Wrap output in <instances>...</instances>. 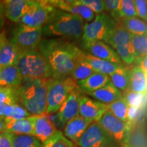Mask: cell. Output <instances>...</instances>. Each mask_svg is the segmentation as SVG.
I'll return each mask as SVG.
<instances>
[{"mask_svg": "<svg viewBox=\"0 0 147 147\" xmlns=\"http://www.w3.org/2000/svg\"><path fill=\"white\" fill-rule=\"evenodd\" d=\"M38 51L47 61L52 78L70 76L84 54L72 42L61 38L42 40Z\"/></svg>", "mask_w": 147, "mask_h": 147, "instance_id": "1", "label": "cell"}, {"mask_svg": "<svg viewBox=\"0 0 147 147\" xmlns=\"http://www.w3.org/2000/svg\"><path fill=\"white\" fill-rule=\"evenodd\" d=\"M49 79L23 78V82L18 87V104L25 108L31 115L46 113Z\"/></svg>", "mask_w": 147, "mask_h": 147, "instance_id": "2", "label": "cell"}, {"mask_svg": "<svg viewBox=\"0 0 147 147\" xmlns=\"http://www.w3.org/2000/svg\"><path fill=\"white\" fill-rule=\"evenodd\" d=\"M84 25L85 22L79 16L55 9L42 27V36L78 39L82 38Z\"/></svg>", "mask_w": 147, "mask_h": 147, "instance_id": "3", "label": "cell"}, {"mask_svg": "<svg viewBox=\"0 0 147 147\" xmlns=\"http://www.w3.org/2000/svg\"><path fill=\"white\" fill-rule=\"evenodd\" d=\"M15 66L23 78H52L47 61L37 49L21 52Z\"/></svg>", "mask_w": 147, "mask_h": 147, "instance_id": "4", "label": "cell"}, {"mask_svg": "<svg viewBox=\"0 0 147 147\" xmlns=\"http://www.w3.org/2000/svg\"><path fill=\"white\" fill-rule=\"evenodd\" d=\"M78 89L77 82L70 76L50 78L48 82L46 114L57 113L72 92Z\"/></svg>", "mask_w": 147, "mask_h": 147, "instance_id": "5", "label": "cell"}, {"mask_svg": "<svg viewBox=\"0 0 147 147\" xmlns=\"http://www.w3.org/2000/svg\"><path fill=\"white\" fill-rule=\"evenodd\" d=\"M116 23L115 19L107 14L102 12L97 14L93 21L84 25L81 38L82 43L95 41H102L106 43Z\"/></svg>", "mask_w": 147, "mask_h": 147, "instance_id": "6", "label": "cell"}, {"mask_svg": "<svg viewBox=\"0 0 147 147\" xmlns=\"http://www.w3.org/2000/svg\"><path fill=\"white\" fill-rule=\"evenodd\" d=\"M106 44L113 48L121 61L127 65H131L135 62V55L130 34L123 27L121 23H116Z\"/></svg>", "mask_w": 147, "mask_h": 147, "instance_id": "7", "label": "cell"}, {"mask_svg": "<svg viewBox=\"0 0 147 147\" xmlns=\"http://www.w3.org/2000/svg\"><path fill=\"white\" fill-rule=\"evenodd\" d=\"M42 37V27H32L18 24L12 32L10 40L20 52L36 50Z\"/></svg>", "mask_w": 147, "mask_h": 147, "instance_id": "8", "label": "cell"}, {"mask_svg": "<svg viewBox=\"0 0 147 147\" xmlns=\"http://www.w3.org/2000/svg\"><path fill=\"white\" fill-rule=\"evenodd\" d=\"M77 147H113V139L95 121L75 143Z\"/></svg>", "mask_w": 147, "mask_h": 147, "instance_id": "9", "label": "cell"}, {"mask_svg": "<svg viewBox=\"0 0 147 147\" xmlns=\"http://www.w3.org/2000/svg\"><path fill=\"white\" fill-rule=\"evenodd\" d=\"M55 9L49 1H40L38 5L29 11L17 23L32 27H42Z\"/></svg>", "mask_w": 147, "mask_h": 147, "instance_id": "10", "label": "cell"}, {"mask_svg": "<svg viewBox=\"0 0 147 147\" xmlns=\"http://www.w3.org/2000/svg\"><path fill=\"white\" fill-rule=\"evenodd\" d=\"M97 122L117 142L121 143L125 138L129 129V122H125L117 118L108 110Z\"/></svg>", "mask_w": 147, "mask_h": 147, "instance_id": "11", "label": "cell"}, {"mask_svg": "<svg viewBox=\"0 0 147 147\" xmlns=\"http://www.w3.org/2000/svg\"><path fill=\"white\" fill-rule=\"evenodd\" d=\"M40 1L34 0H6L3 1L5 15L14 23H18L21 18L36 5Z\"/></svg>", "mask_w": 147, "mask_h": 147, "instance_id": "12", "label": "cell"}, {"mask_svg": "<svg viewBox=\"0 0 147 147\" xmlns=\"http://www.w3.org/2000/svg\"><path fill=\"white\" fill-rule=\"evenodd\" d=\"M34 136L44 144L58 131L47 114L31 116Z\"/></svg>", "mask_w": 147, "mask_h": 147, "instance_id": "13", "label": "cell"}, {"mask_svg": "<svg viewBox=\"0 0 147 147\" xmlns=\"http://www.w3.org/2000/svg\"><path fill=\"white\" fill-rule=\"evenodd\" d=\"M78 90H74L58 110L56 117L61 126H65L69 121L79 115V99L81 95Z\"/></svg>", "mask_w": 147, "mask_h": 147, "instance_id": "14", "label": "cell"}, {"mask_svg": "<svg viewBox=\"0 0 147 147\" xmlns=\"http://www.w3.org/2000/svg\"><path fill=\"white\" fill-rule=\"evenodd\" d=\"M108 110L106 104L94 101L86 96H80L79 99V115L93 122L100 120Z\"/></svg>", "mask_w": 147, "mask_h": 147, "instance_id": "15", "label": "cell"}, {"mask_svg": "<svg viewBox=\"0 0 147 147\" xmlns=\"http://www.w3.org/2000/svg\"><path fill=\"white\" fill-rule=\"evenodd\" d=\"M49 3L56 9L79 16L87 23L91 22L95 16V14L90 9L79 3L78 0L75 1L57 0V1H49Z\"/></svg>", "mask_w": 147, "mask_h": 147, "instance_id": "16", "label": "cell"}, {"mask_svg": "<svg viewBox=\"0 0 147 147\" xmlns=\"http://www.w3.org/2000/svg\"><path fill=\"white\" fill-rule=\"evenodd\" d=\"M83 47L89 55L95 57L122 65V61L117 53L105 42L95 41L83 43Z\"/></svg>", "mask_w": 147, "mask_h": 147, "instance_id": "17", "label": "cell"}, {"mask_svg": "<svg viewBox=\"0 0 147 147\" xmlns=\"http://www.w3.org/2000/svg\"><path fill=\"white\" fill-rule=\"evenodd\" d=\"M20 51L4 33L0 34V67H4L16 65Z\"/></svg>", "mask_w": 147, "mask_h": 147, "instance_id": "18", "label": "cell"}, {"mask_svg": "<svg viewBox=\"0 0 147 147\" xmlns=\"http://www.w3.org/2000/svg\"><path fill=\"white\" fill-rule=\"evenodd\" d=\"M92 123L93 121L84 119L80 115L77 116L69 121L64 126L63 135L74 144Z\"/></svg>", "mask_w": 147, "mask_h": 147, "instance_id": "19", "label": "cell"}, {"mask_svg": "<svg viewBox=\"0 0 147 147\" xmlns=\"http://www.w3.org/2000/svg\"><path fill=\"white\" fill-rule=\"evenodd\" d=\"M4 121L5 131L14 135L34 136L33 123L31 117L19 120L4 119Z\"/></svg>", "mask_w": 147, "mask_h": 147, "instance_id": "20", "label": "cell"}, {"mask_svg": "<svg viewBox=\"0 0 147 147\" xmlns=\"http://www.w3.org/2000/svg\"><path fill=\"white\" fill-rule=\"evenodd\" d=\"M110 82L109 76L103 74L93 73L91 76L82 81L77 82L79 89L89 94L100 89Z\"/></svg>", "mask_w": 147, "mask_h": 147, "instance_id": "21", "label": "cell"}, {"mask_svg": "<svg viewBox=\"0 0 147 147\" xmlns=\"http://www.w3.org/2000/svg\"><path fill=\"white\" fill-rule=\"evenodd\" d=\"M129 88L130 91L145 94L147 92V74L136 65L129 71Z\"/></svg>", "mask_w": 147, "mask_h": 147, "instance_id": "22", "label": "cell"}, {"mask_svg": "<svg viewBox=\"0 0 147 147\" xmlns=\"http://www.w3.org/2000/svg\"><path fill=\"white\" fill-rule=\"evenodd\" d=\"M83 59L92 67L95 72L103 74L110 76L119 69L122 65L108 61L100 59L92 56L89 54L84 53L82 56Z\"/></svg>", "mask_w": 147, "mask_h": 147, "instance_id": "23", "label": "cell"}, {"mask_svg": "<svg viewBox=\"0 0 147 147\" xmlns=\"http://www.w3.org/2000/svg\"><path fill=\"white\" fill-rule=\"evenodd\" d=\"M23 80L15 65L1 67L0 69V87L18 88Z\"/></svg>", "mask_w": 147, "mask_h": 147, "instance_id": "24", "label": "cell"}, {"mask_svg": "<svg viewBox=\"0 0 147 147\" xmlns=\"http://www.w3.org/2000/svg\"><path fill=\"white\" fill-rule=\"evenodd\" d=\"M89 95L97 100V102L106 105L111 104L122 97L121 91L113 86L111 82L96 91L89 93Z\"/></svg>", "mask_w": 147, "mask_h": 147, "instance_id": "25", "label": "cell"}, {"mask_svg": "<svg viewBox=\"0 0 147 147\" xmlns=\"http://www.w3.org/2000/svg\"><path fill=\"white\" fill-rule=\"evenodd\" d=\"M31 116L27 110L19 104H0V117L2 118L19 120Z\"/></svg>", "mask_w": 147, "mask_h": 147, "instance_id": "26", "label": "cell"}, {"mask_svg": "<svg viewBox=\"0 0 147 147\" xmlns=\"http://www.w3.org/2000/svg\"><path fill=\"white\" fill-rule=\"evenodd\" d=\"M121 25L130 34L147 36V24L137 17L123 18Z\"/></svg>", "mask_w": 147, "mask_h": 147, "instance_id": "27", "label": "cell"}, {"mask_svg": "<svg viewBox=\"0 0 147 147\" xmlns=\"http://www.w3.org/2000/svg\"><path fill=\"white\" fill-rule=\"evenodd\" d=\"M109 77L112 84L119 91H126L129 88V71L123 65L110 75Z\"/></svg>", "mask_w": 147, "mask_h": 147, "instance_id": "28", "label": "cell"}, {"mask_svg": "<svg viewBox=\"0 0 147 147\" xmlns=\"http://www.w3.org/2000/svg\"><path fill=\"white\" fill-rule=\"evenodd\" d=\"M130 36L135 55V62L138 63L140 60L147 55V36L130 34Z\"/></svg>", "mask_w": 147, "mask_h": 147, "instance_id": "29", "label": "cell"}, {"mask_svg": "<svg viewBox=\"0 0 147 147\" xmlns=\"http://www.w3.org/2000/svg\"><path fill=\"white\" fill-rule=\"evenodd\" d=\"M107 107L108 110L117 118L125 122H129L127 117L129 106L123 97H121L115 102L108 104Z\"/></svg>", "mask_w": 147, "mask_h": 147, "instance_id": "30", "label": "cell"}, {"mask_svg": "<svg viewBox=\"0 0 147 147\" xmlns=\"http://www.w3.org/2000/svg\"><path fill=\"white\" fill-rule=\"evenodd\" d=\"M93 73H95L94 70L83 59L82 57V58L80 59L75 68L74 69L72 72H71L70 77H71L74 80H76V82L82 81V80L89 78Z\"/></svg>", "mask_w": 147, "mask_h": 147, "instance_id": "31", "label": "cell"}, {"mask_svg": "<svg viewBox=\"0 0 147 147\" xmlns=\"http://www.w3.org/2000/svg\"><path fill=\"white\" fill-rule=\"evenodd\" d=\"M12 147H42L41 142L29 135H12Z\"/></svg>", "mask_w": 147, "mask_h": 147, "instance_id": "32", "label": "cell"}, {"mask_svg": "<svg viewBox=\"0 0 147 147\" xmlns=\"http://www.w3.org/2000/svg\"><path fill=\"white\" fill-rule=\"evenodd\" d=\"M75 145L66 138L61 131L58 130L50 139L42 144V147H74Z\"/></svg>", "mask_w": 147, "mask_h": 147, "instance_id": "33", "label": "cell"}, {"mask_svg": "<svg viewBox=\"0 0 147 147\" xmlns=\"http://www.w3.org/2000/svg\"><path fill=\"white\" fill-rule=\"evenodd\" d=\"M134 0H119L118 18L137 17Z\"/></svg>", "mask_w": 147, "mask_h": 147, "instance_id": "34", "label": "cell"}, {"mask_svg": "<svg viewBox=\"0 0 147 147\" xmlns=\"http://www.w3.org/2000/svg\"><path fill=\"white\" fill-rule=\"evenodd\" d=\"M18 104V87H0V104Z\"/></svg>", "mask_w": 147, "mask_h": 147, "instance_id": "35", "label": "cell"}, {"mask_svg": "<svg viewBox=\"0 0 147 147\" xmlns=\"http://www.w3.org/2000/svg\"><path fill=\"white\" fill-rule=\"evenodd\" d=\"M78 2L90 9L95 14H100L104 10V1L102 0H78Z\"/></svg>", "mask_w": 147, "mask_h": 147, "instance_id": "36", "label": "cell"}, {"mask_svg": "<svg viewBox=\"0 0 147 147\" xmlns=\"http://www.w3.org/2000/svg\"><path fill=\"white\" fill-rule=\"evenodd\" d=\"M144 94L129 91L123 98L129 106L139 108L144 101Z\"/></svg>", "mask_w": 147, "mask_h": 147, "instance_id": "37", "label": "cell"}, {"mask_svg": "<svg viewBox=\"0 0 147 147\" xmlns=\"http://www.w3.org/2000/svg\"><path fill=\"white\" fill-rule=\"evenodd\" d=\"M104 10L110 12L115 21L118 18V10L119 6V0H105L104 1Z\"/></svg>", "mask_w": 147, "mask_h": 147, "instance_id": "38", "label": "cell"}, {"mask_svg": "<svg viewBox=\"0 0 147 147\" xmlns=\"http://www.w3.org/2000/svg\"><path fill=\"white\" fill-rule=\"evenodd\" d=\"M137 16L147 21V1L144 0L134 1Z\"/></svg>", "mask_w": 147, "mask_h": 147, "instance_id": "39", "label": "cell"}, {"mask_svg": "<svg viewBox=\"0 0 147 147\" xmlns=\"http://www.w3.org/2000/svg\"><path fill=\"white\" fill-rule=\"evenodd\" d=\"M12 135L7 131L0 134V147H12Z\"/></svg>", "mask_w": 147, "mask_h": 147, "instance_id": "40", "label": "cell"}, {"mask_svg": "<svg viewBox=\"0 0 147 147\" xmlns=\"http://www.w3.org/2000/svg\"><path fill=\"white\" fill-rule=\"evenodd\" d=\"M138 110V108H136V107H130L129 106L128 108V111H127V117H128V120L130 119L131 120L132 119L135 118V117L137 115Z\"/></svg>", "mask_w": 147, "mask_h": 147, "instance_id": "41", "label": "cell"}, {"mask_svg": "<svg viewBox=\"0 0 147 147\" xmlns=\"http://www.w3.org/2000/svg\"><path fill=\"white\" fill-rule=\"evenodd\" d=\"M138 63V65H139L147 74V55L143 57L141 60H140Z\"/></svg>", "mask_w": 147, "mask_h": 147, "instance_id": "42", "label": "cell"}, {"mask_svg": "<svg viewBox=\"0 0 147 147\" xmlns=\"http://www.w3.org/2000/svg\"><path fill=\"white\" fill-rule=\"evenodd\" d=\"M5 131V121L4 119L0 117V134Z\"/></svg>", "mask_w": 147, "mask_h": 147, "instance_id": "43", "label": "cell"}, {"mask_svg": "<svg viewBox=\"0 0 147 147\" xmlns=\"http://www.w3.org/2000/svg\"><path fill=\"white\" fill-rule=\"evenodd\" d=\"M0 16H5L4 5H3V1H0Z\"/></svg>", "mask_w": 147, "mask_h": 147, "instance_id": "44", "label": "cell"}, {"mask_svg": "<svg viewBox=\"0 0 147 147\" xmlns=\"http://www.w3.org/2000/svg\"><path fill=\"white\" fill-rule=\"evenodd\" d=\"M3 23H4V16H0V34H1V29L3 26Z\"/></svg>", "mask_w": 147, "mask_h": 147, "instance_id": "45", "label": "cell"}, {"mask_svg": "<svg viewBox=\"0 0 147 147\" xmlns=\"http://www.w3.org/2000/svg\"><path fill=\"white\" fill-rule=\"evenodd\" d=\"M1 67H0V69H1Z\"/></svg>", "mask_w": 147, "mask_h": 147, "instance_id": "46", "label": "cell"}, {"mask_svg": "<svg viewBox=\"0 0 147 147\" xmlns=\"http://www.w3.org/2000/svg\"><path fill=\"white\" fill-rule=\"evenodd\" d=\"M74 147H77V146H74Z\"/></svg>", "mask_w": 147, "mask_h": 147, "instance_id": "47", "label": "cell"}]
</instances>
